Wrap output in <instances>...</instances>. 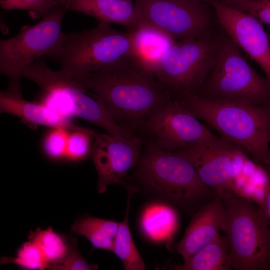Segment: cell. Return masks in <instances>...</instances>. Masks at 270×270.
<instances>
[{"instance_id":"cell-1","label":"cell","mask_w":270,"mask_h":270,"mask_svg":"<svg viewBox=\"0 0 270 270\" xmlns=\"http://www.w3.org/2000/svg\"><path fill=\"white\" fill-rule=\"evenodd\" d=\"M74 80L102 103L116 123L133 132L174 100L152 70L134 56Z\"/></svg>"},{"instance_id":"cell-2","label":"cell","mask_w":270,"mask_h":270,"mask_svg":"<svg viewBox=\"0 0 270 270\" xmlns=\"http://www.w3.org/2000/svg\"><path fill=\"white\" fill-rule=\"evenodd\" d=\"M135 168L132 178L138 190L192 215L216 196L186 159L149 143H144Z\"/></svg>"},{"instance_id":"cell-3","label":"cell","mask_w":270,"mask_h":270,"mask_svg":"<svg viewBox=\"0 0 270 270\" xmlns=\"http://www.w3.org/2000/svg\"><path fill=\"white\" fill-rule=\"evenodd\" d=\"M174 100L203 120L223 140L246 151L262 168L270 164V108L200 98L186 93Z\"/></svg>"},{"instance_id":"cell-4","label":"cell","mask_w":270,"mask_h":270,"mask_svg":"<svg viewBox=\"0 0 270 270\" xmlns=\"http://www.w3.org/2000/svg\"><path fill=\"white\" fill-rule=\"evenodd\" d=\"M194 94L207 99L270 108V80L250 66L222 27L212 66Z\"/></svg>"},{"instance_id":"cell-5","label":"cell","mask_w":270,"mask_h":270,"mask_svg":"<svg viewBox=\"0 0 270 270\" xmlns=\"http://www.w3.org/2000/svg\"><path fill=\"white\" fill-rule=\"evenodd\" d=\"M22 78L39 86L38 102L64 117L80 118L103 128L117 139L132 134L116 123L102 103L96 98H90L74 78L60 70H54L44 60L38 58L30 64L23 72Z\"/></svg>"},{"instance_id":"cell-6","label":"cell","mask_w":270,"mask_h":270,"mask_svg":"<svg viewBox=\"0 0 270 270\" xmlns=\"http://www.w3.org/2000/svg\"><path fill=\"white\" fill-rule=\"evenodd\" d=\"M223 200L222 230L228 240L232 269L270 270V226L263 209L238 196Z\"/></svg>"},{"instance_id":"cell-7","label":"cell","mask_w":270,"mask_h":270,"mask_svg":"<svg viewBox=\"0 0 270 270\" xmlns=\"http://www.w3.org/2000/svg\"><path fill=\"white\" fill-rule=\"evenodd\" d=\"M132 32L119 31L108 22L98 21L92 28L66 34L58 60L60 70L72 78H81L132 56Z\"/></svg>"},{"instance_id":"cell-8","label":"cell","mask_w":270,"mask_h":270,"mask_svg":"<svg viewBox=\"0 0 270 270\" xmlns=\"http://www.w3.org/2000/svg\"><path fill=\"white\" fill-rule=\"evenodd\" d=\"M68 10L58 5L32 26L25 25L16 36L0 41V72L9 82L20 83L24 70L41 56L59 60L66 34L62 22Z\"/></svg>"},{"instance_id":"cell-9","label":"cell","mask_w":270,"mask_h":270,"mask_svg":"<svg viewBox=\"0 0 270 270\" xmlns=\"http://www.w3.org/2000/svg\"><path fill=\"white\" fill-rule=\"evenodd\" d=\"M140 26L156 28L176 40L210 38L218 33L216 12L198 0H134Z\"/></svg>"},{"instance_id":"cell-10","label":"cell","mask_w":270,"mask_h":270,"mask_svg":"<svg viewBox=\"0 0 270 270\" xmlns=\"http://www.w3.org/2000/svg\"><path fill=\"white\" fill-rule=\"evenodd\" d=\"M219 32L210 38L176 40L153 66L152 72L174 98L194 92L205 80L214 64Z\"/></svg>"},{"instance_id":"cell-11","label":"cell","mask_w":270,"mask_h":270,"mask_svg":"<svg viewBox=\"0 0 270 270\" xmlns=\"http://www.w3.org/2000/svg\"><path fill=\"white\" fill-rule=\"evenodd\" d=\"M134 132L141 137L144 143L170 152L216 136L174 99Z\"/></svg>"},{"instance_id":"cell-12","label":"cell","mask_w":270,"mask_h":270,"mask_svg":"<svg viewBox=\"0 0 270 270\" xmlns=\"http://www.w3.org/2000/svg\"><path fill=\"white\" fill-rule=\"evenodd\" d=\"M240 149L216 136L174 152L186 159L202 181L224 200L234 196V163Z\"/></svg>"},{"instance_id":"cell-13","label":"cell","mask_w":270,"mask_h":270,"mask_svg":"<svg viewBox=\"0 0 270 270\" xmlns=\"http://www.w3.org/2000/svg\"><path fill=\"white\" fill-rule=\"evenodd\" d=\"M92 152L98 176V190L102 194L110 184H118L128 189L132 184L123 180L128 171L139 162L144 141L134 134L122 139L96 132Z\"/></svg>"},{"instance_id":"cell-14","label":"cell","mask_w":270,"mask_h":270,"mask_svg":"<svg viewBox=\"0 0 270 270\" xmlns=\"http://www.w3.org/2000/svg\"><path fill=\"white\" fill-rule=\"evenodd\" d=\"M210 3L220 26L240 49L260 66L270 80V42L262 23L252 16L218 0Z\"/></svg>"},{"instance_id":"cell-15","label":"cell","mask_w":270,"mask_h":270,"mask_svg":"<svg viewBox=\"0 0 270 270\" xmlns=\"http://www.w3.org/2000/svg\"><path fill=\"white\" fill-rule=\"evenodd\" d=\"M224 214V200L216 195L192 215L183 237L175 246L184 262L220 235Z\"/></svg>"},{"instance_id":"cell-16","label":"cell","mask_w":270,"mask_h":270,"mask_svg":"<svg viewBox=\"0 0 270 270\" xmlns=\"http://www.w3.org/2000/svg\"><path fill=\"white\" fill-rule=\"evenodd\" d=\"M0 112L18 118L30 126H43L50 128H63L68 130L87 131L89 128L76 125L46 105L23 98L20 84L9 83L0 92Z\"/></svg>"},{"instance_id":"cell-17","label":"cell","mask_w":270,"mask_h":270,"mask_svg":"<svg viewBox=\"0 0 270 270\" xmlns=\"http://www.w3.org/2000/svg\"><path fill=\"white\" fill-rule=\"evenodd\" d=\"M68 11L91 16L98 21L116 24L133 32L140 26L134 0H56Z\"/></svg>"},{"instance_id":"cell-18","label":"cell","mask_w":270,"mask_h":270,"mask_svg":"<svg viewBox=\"0 0 270 270\" xmlns=\"http://www.w3.org/2000/svg\"><path fill=\"white\" fill-rule=\"evenodd\" d=\"M170 204L160 200L152 202L142 208L139 227L150 242L169 245L178 226L177 214Z\"/></svg>"},{"instance_id":"cell-19","label":"cell","mask_w":270,"mask_h":270,"mask_svg":"<svg viewBox=\"0 0 270 270\" xmlns=\"http://www.w3.org/2000/svg\"><path fill=\"white\" fill-rule=\"evenodd\" d=\"M132 33L133 40L132 56L138 58L151 70L164 52L176 41L164 32L148 25H142Z\"/></svg>"},{"instance_id":"cell-20","label":"cell","mask_w":270,"mask_h":270,"mask_svg":"<svg viewBox=\"0 0 270 270\" xmlns=\"http://www.w3.org/2000/svg\"><path fill=\"white\" fill-rule=\"evenodd\" d=\"M175 270H230L232 269L227 238L220 234L191 256Z\"/></svg>"},{"instance_id":"cell-21","label":"cell","mask_w":270,"mask_h":270,"mask_svg":"<svg viewBox=\"0 0 270 270\" xmlns=\"http://www.w3.org/2000/svg\"><path fill=\"white\" fill-rule=\"evenodd\" d=\"M120 223L86 214L74 220L70 231L86 238L94 248L112 252Z\"/></svg>"},{"instance_id":"cell-22","label":"cell","mask_w":270,"mask_h":270,"mask_svg":"<svg viewBox=\"0 0 270 270\" xmlns=\"http://www.w3.org/2000/svg\"><path fill=\"white\" fill-rule=\"evenodd\" d=\"M127 204L124 220L120 222L115 238L112 252L122 261L126 270H144L145 264L134 243L128 222L129 210L132 194L137 192L136 188L126 190Z\"/></svg>"},{"instance_id":"cell-23","label":"cell","mask_w":270,"mask_h":270,"mask_svg":"<svg viewBox=\"0 0 270 270\" xmlns=\"http://www.w3.org/2000/svg\"><path fill=\"white\" fill-rule=\"evenodd\" d=\"M72 237L60 234L49 226L46 230L38 228L34 231H30L28 240L39 248L46 262L47 269L51 270L66 256Z\"/></svg>"},{"instance_id":"cell-24","label":"cell","mask_w":270,"mask_h":270,"mask_svg":"<svg viewBox=\"0 0 270 270\" xmlns=\"http://www.w3.org/2000/svg\"><path fill=\"white\" fill-rule=\"evenodd\" d=\"M11 264L24 270L47 269L46 262L39 248L32 240L24 242L18 248L14 256H3L0 264Z\"/></svg>"},{"instance_id":"cell-25","label":"cell","mask_w":270,"mask_h":270,"mask_svg":"<svg viewBox=\"0 0 270 270\" xmlns=\"http://www.w3.org/2000/svg\"><path fill=\"white\" fill-rule=\"evenodd\" d=\"M96 132L91 129L87 131H70L65 159L72 162L81 161L91 154Z\"/></svg>"},{"instance_id":"cell-26","label":"cell","mask_w":270,"mask_h":270,"mask_svg":"<svg viewBox=\"0 0 270 270\" xmlns=\"http://www.w3.org/2000/svg\"><path fill=\"white\" fill-rule=\"evenodd\" d=\"M0 4L6 10H26L34 19L43 18L58 5L56 0H0Z\"/></svg>"},{"instance_id":"cell-27","label":"cell","mask_w":270,"mask_h":270,"mask_svg":"<svg viewBox=\"0 0 270 270\" xmlns=\"http://www.w3.org/2000/svg\"><path fill=\"white\" fill-rule=\"evenodd\" d=\"M70 130L63 128H50L42 140V150L50 160L65 159Z\"/></svg>"},{"instance_id":"cell-28","label":"cell","mask_w":270,"mask_h":270,"mask_svg":"<svg viewBox=\"0 0 270 270\" xmlns=\"http://www.w3.org/2000/svg\"><path fill=\"white\" fill-rule=\"evenodd\" d=\"M98 266L89 263L81 254L76 239L72 237L69 250L63 260L54 266L52 270H97Z\"/></svg>"},{"instance_id":"cell-29","label":"cell","mask_w":270,"mask_h":270,"mask_svg":"<svg viewBox=\"0 0 270 270\" xmlns=\"http://www.w3.org/2000/svg\"><path fill=\"white\" fill-rule=\"evenodd\" d=\"M232 8L248 13L261 23L270 26V0H244Z\"/></svg>"},{"instance_id":"cell-30","label":"cell","mask_w":270,"mask_h":270,"mask_svg":"<svg viewBox=\"0 0 270 270\" xmlns=\"http://www.w3.org/2000/svg\"><path fill=\"white\" fill-rule=\"evenodd\" d=\"M267 176V186L262 208L264 210L270 226V164L263 167Z\"/></svg>"},{"instance_id":"cell-31","label":"cell","mask_w":270,"mask_h":270,"mask_svg":"<svg viewBox=\"0 0 270 270\" xmlns=\"http://www.w3.org/2000/svg\"><path fill=\"white\" fill-rule=\"evenodd\" d=\"M220 2L230 7H233L234 5L244 0H218Z\"/></svg>"},{"instance_id":"cell-32","label":"cell","mask_w":270,"mask_h":270,"mask_svg":"<svg viewBox=\"0 0 270 270\" xmlns=\"http://www.w3.org/2000/svg\"><path fill=\"white\" fill-rule=\"evenodd\" d=\"M268 138L270 141V122L269 126H268Z\"/></svg>"},{"instance_id":"cell-33","label":"cell","mask_w":270,"mask_h":270,"mask_svg":"<svg viewBox=\"0 0 270 270\" xmlns=\"http://www.w3.org/2000/svg\"><path fill=\"white\" fill-rule=\"evenodd\" d=\"M201 0V1H204V2H210V1L211 0Z\"/></svg>"}]
</instances>
